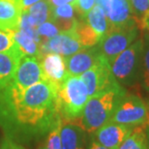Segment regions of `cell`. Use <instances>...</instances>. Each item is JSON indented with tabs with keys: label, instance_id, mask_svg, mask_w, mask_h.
Listing matches in <instances>:
<instances>
[{
	"label": "cell",
	"instance_id": "cell-1",
	"mask_svg": "<svg viewBox=\"0 0 149 149\" xmlns=\"http://www.w3.org/2000/svg\"><path fill=\"white\" fill-rule=\"evenodd\" d=\"M59 116L57 87L46 79L22 92L5 88L0 94V127L20 144L45 136Z\"/></svg>",
	"mask_w": 149,
	"mask_h": 149
},
{
	"label": "cell",
	"instance_id": "cell-2",
	"mask_svg": "<svg viewBox=\"0 0 149 149\" xmlns=\"http://www.w3.org/2000/svg\"><path fill=\"white\" fill-rule=\"evenodd\" d=\"M126 94L123 86L117 85L89 98L80 117V125L88 135H93L111 120L119 101Z\"/></svg>",
	"mask_w": 149,
	"mask_h": 149
},
{
	"label": "cell",
	"instance_id": "cell-3",
	"mask_svg": "<svg viewBox=\"0 0 149 149\" xmlns=\"http://www.w3.org/2000/svg\"><path fill=\"white\" fill-rule=\"evenodd\" d=\"M88 99L87 88L79 76L68 74L57 88V105L61 118L71 122L80 119Z\"/></svg>",
	"mask_w": 149,
	"mask_h": 149
},
{
	"label": "cell",
	"instance_id": "cell-4",
	"mask_svg": "<svg viewBox=\"0 0 149 149\" xmlns=\"http://www.w3.org/2000/svg\"><path fill=\"white\" fill-rule=\"evenodd\" d=\"M143 38H139L123 50L111 64V71L119 84L132 85L141 74Z\"/></svg>",
	"mask_w": 149,
	"mask_h": 149
},
{
	"label": "cell",
	"instance_id": "cell-5",
	"mask_svg": "<svg viewBox=\"0 0 149 149\" xmlns=\"http://www.w3.org/2000/svg\"><path fill=\"white\" fill-rule=\"evenodd\" d=\"M139 30V28L136 23L124 27L111 28L97 44L101 55L111 65L123 50L136 40Z\"/></svg>",
	"mask_w": 149,
	"mask_h": 149
},
{
	"label": "cell",
	"instance_id": "cell-6",
	"mask_svg": "<svg viewBox=\"0 0 149 149\" xmlns=\"http://www.w3.org/2000/svg\"><path fill=\"white\" fill-rule=\"evenodd\" d=\"M109 121L130 127L147 124L149 104L138 95L126 94L119 101Z\"/></svg>",
	"mask_w": 149,
	"mask_h": 149
},
{
	"label": "cell",
	"instance_id": "cell-7",
	"mask_svg": "<svg viewBox=\"0 0 149 149\" xmlns=\"http://www.w3.org/2000/svg\"><path fill=\"white\" fill-rule=\"evenodd\" d=\"M42 80H44V76L40 57L22 56L13 79L6 88L15 92H22Z\"/></svg>",
	"mask_w": 149,
	"mask_h": 149
},
{
	"label": "cell",
	"instance_id": "cell-8",
	"mask_svg": "<svg viewBox=\"0 0 149 149\" xmlns=\"http://www.w3.org/2000/svg\"><path fill=\"white\" fill-rule=\"evenodd\" d=\"M79 77L87 88L89 98L120 85L112 76L111 65L104 57L93 67L80 74Z\"/></svg>",
	"mask_w": 149,
	"mask_h": 149
},
{
	"label": "cell",
	"instance_id": "cell-9",
	"mask_svg": "<svg viewBox=\"0 0 149 149\" xmlns=\"http://www.w3.org/2000/svg\"><path fill=\"white\" fill-rule=\"evenodd\" d=\"M81 49H84V47L72 29L70 31L60 32L49 39L41 46V54L44 52H54L63 57H68Z\"/></svg>",
	"mask_w": 149,
	"mask_h": 149
},
{
	"label": "cell",
	"instance_id": "cell-10",
	"mask_svg": "<svg viewBox=\"0 0 149 149\" xmlns=\"http://www.w3.org/2000/svg\"><path fill=\"white\" fill-rule=\"evenodd\" d=\"M133 128L109 121L92 135V139L108 149H118L131 134Z\"/></svg>",
	"mask_w": 149,
	"mask_h": 149
},
{
	"label": "cell",
	"instance_id": "cell-11",
	"mask_svg": "<svg viewBox=\"0 0 149 149\" xmlns=\"http://www.w3.org/2000/svg\"><path fill=\"white\" fill-rule=\"evenodd\" d=\"M44 79L58 88L68 76L65 57L54 52H44L40 56Z\"/></svg>",
	"mask_w": 149,
	"mask_h": 149
},
{
	"label": "cell",
	"instance_id": "cell-12",
	"mask_svg": "<svg viewBox=\"0 0 149 149\" xmlns=\"http://www.w3.org/2000/svg\"><path fill=\"white\" fill-rule=\"evenodd\" d=\"M102 58L103 56L101 55L97 45L92 47L81 49L73 55L65 57L67 73L72 76H80L97 64Z\"/></svg>",
	"mask_w": 149,
	"mask_h": 149
},
{
	"label": "cell",
	"instance_id": "cell-13",
	"mask_svg": "<svg viewBox=\"0 0 149 149\" xmlns=\"http://www.w3.org/2000/svg\"><path fill=\"white\" fill-rule=\"evenodd\" d=\"M60 138L62 149H87V133L80 124L62 119Z\"/></svg>",
	"mask_w": 149,
	"mask_h": 149
},
{
	"label": "cell",
	"instance_id": "cell-14",
	"mask_svg": "<svg viewBox=\"0 0 149 149\" xmlns=\"http://www.w3.org/2000/svg\"><path fill=\"white\" fill-rule=\"evenodd\" d=\"M22 13L19 0H0V29L5 31L19 29Z\"/></svg>",
	"mask_w": 149,
	"mask_h": 149
},
{
	"label": "cell",
	"instance_id": "cell-15",
	"mask_svg": "<svg viewBox=\"0 0 149 149\" xmlns=\"http://www.w3.org/2000/svg\"><path fill=\"white\" fill-rule=\"evenodd\" d=\"M107 17L111 28L124 27L136 23L127 0H109Z\"/></svg>",
	"mask_w": 149,
	"mask_h": 149
},
{
	"label": "cell",
	"instance_id": "cell-16",
	"mask_svg": "<svg viewBox=\"0 0 149 149\" xmlns=\"http://www.w3.org/2000/svg\"><path fill=\"white\" fill-rule=\"evenodd\" d=\"M22 57L19 52L0 53V94L13 79Z\"/></svg>",
	"mask_w": 149,
	"mask_h": 149
},
{
	"label": "cell",
	"instance_id": "cell-17",
	"mask_svg": "<svg viewBox=\"0 0 149 149\" xmlns=\"http://www.w3.org/2000/svg\"><path fill=\"white\" fill-rule=\"evenodd\" d=\"M83 19L88 23V25L100 37V39H102L111 29V24L106 13L97 4Z\"/></svg>",
	"mask_w": 149,
	"mask_h": 149
},
{
	"label": "cell",
	"instance_id": "cell-18",
	"mask_svg": "<svg viewBox=\"0 0 149 149\" xmlns=\"http://www.w3.org/2000/svg\"><path fill=\"white\" fill-rule=\"evenodd\" d=\"M28 19L35 27H38L43 23L52 20V5L49 0H41L26 11Z\"/></svg>",
	"mask_w": 149,
	"mask_h": 149
},
{
	"label": "cell",
	"instance_id": "cell-19",
	"mask_svg": "<svg viewBox=\"0 0 149 149\" xmlns=\"http://www.w3.org/2000/svg\"><path fill=\"white\" fill-rule=\"evenodd\" d=\"M10 32L13 35L14 40L23 56H36V57H40L41 46L34 39L28 36L27 34L22 31L19 28Z\"/></svg>",
	"mask_w": 149,
	"mask_h": 149
},
{
	"label": "cell",
	"instance_id": "cell-20",
	"mask_svg": "<svg viewBox=\"0 0 149 149\" xmlns=\"http://www.w3.org/2000/svg\"><path fill=\"white\" fill-rule=\"evenodd\" d=\"M148 133L146 124H144L134 127L118 149H148Z\"/></svg>",
	"mask_w": 149,
	"mask_h": 149
},
{
	"label": "cell",
	"instance_id": "cell-21",
	"mask_svg": "<svg viewBox=\"0 0 149 149\" xmlns=\"http://www.w3.org/2000/svg\"><path fill=\"white\" fill-rule=\"evenodd\" d=\"M73 29L84 49L96 46L101 40L100 37L92 30V28L83 19L80 20L77 19Z\"/></svg>",
	"mask_w": 149,
	"mask_h": 149
},
{
	"label": "cell",
	"instance_id": "cell-22",
	"mask_svg": "<svg viewBox=\"0 0 149 149\" xmlns=\"http://www.w3.org/2000/svg\"><path fill=\"white\" fill-rule=\"evenodd\" d=\"M129 4L134 19L141 29L142 20L149 15V0H129Z\"/></svg>",
	"mask_w": 149,
	"mask_h": 149
},
{
	"label": "cell",
	"instance_id": "cell-23",
	"mask_svg": "<svg viewBox=\"0 0 149 149\" xmlns=\"http://www.w3.org/2000/svg\"><path fill=\"white\" fill-rule=\"evenodd\" d=\"M62 118L61 115L56 119L50 128L49 132L47 133V149H62L61 138H60V129H61Z\"/></svg>",
	"mask_w": 149,
	"mask_h": 149
},
{
	"label": "cell",
	"instance_id": "cell-24",
	"mask_svg": "<svg viewBox=\"0 0 149 149\" xmlns=\"http://www.w3.org/2000/svg\"><path fill=\"white\" fill-rule=\"evenodd\" d=\"M141 77L143 87L149 94V32L143 38V52H142Z\"/></svg>",
	"mask_w": 149,
	"mask_h": 149
},
{
	"label": "cell",
	"instance_id": "cell-25",
	"mask_svg": "<svg viewBox=\"0 0 149 149\" xmlns=\"http://www.w3.org/2000/svg\"><path fill=\"white\" fill-rule=\"evenodd\" d=\"M19 52L13 35L10 31H5L0 29V53L1 52ZM22 53V52H20ZM23 56V55H22Z\"/></svg>",
	"mask_w": 149,
	"mask_h": 149
},
{
	"label": "cell",
	"instance_id": "cell-26",
	"mask_svg": "<svg viewBox=\"0 0 149 149\" xmlns=\"http://www.w3.org/2000/svg\"><path fill=\"white\" fill-rule=\"evenodd\" d=\"M72 4L80 19H84L96 5V0H74Z\"/></svg>",
	"mask_w": 149,
	"mask_h": 149
},
{
	"label": "cell",
	"instance_id": "cell-27",
	"mask_svg": "<svg viewBox=\"0 0 149 149\" xmlns=\"http://www.w3.org/2000/svg\"><path fill=\"white\" fill-rule=\"evenodd\" d=\"M37 32L40 38H45L49 40V39L54 37L58 33H60V30L52 20H49V22H47L43 23V24H41L40 26H38Z\"/></svg>",
	"mask_w": 149,
	"mask_h": 149
},
{
	"label": "cell",
	"instance_id": "cell-28",
	"mask_svg": "<svg viewBox=\"0 0 149 149\" xmlns=\"http://www.w3.org/2000/svg\"><path fill=\"white\" fill-rule=\"evenodd\" d=\"M0 149H24V147L22 146V144L16 142L7 136H4Z\"/></svg>",
	"mask_w": 149,
	"mask_h": 149
},
{
	"label": "cell",
	"instance_id": "cell-29",
	"mask_svg": "<svg viewBox=\"0 0 149 149\" xmlns=\"http://www.w3.org/2000/svg\"><path fill=\"white\" fill-rule=\"evenodd\" d=\"M41 0H19L20 6H22L23 11H27L32 5H34L35 3H37Z\"/></svg>",
	"mask_w": 149,
	"mask_h": 149
},
{
	"label": "cell",
	"instance_id": "cell-30",
	"mask_svg": "<svg viewBox=\"0 0 149 149\" xmlns=\"http://www.w3.org/2000/svg\"><path fill=\"white\" fill-rule=\"evenodd\" d=\"M87 149H108V148L104 147L103 145H101L100 143H98V142L95 141V139H91L90 141H89V143H88V148Z\"/></svg>",
	"mask_w": 149,
	"mask_h": 149
},
{
	"label": "cell",
	"instance_id": "cell-31",
	"mask_svg": "<svg viewBox=\"0 0 149 149\" xmlns=\"http://www.w3.org/2000/svg\"><path fill=\"white\" fill-rule=\"evenodd\" d=\"M74 0H49L50 4L52 5V7H57V6L68 4V3H73Z\"/></svg>",
	"mask_w": 149,
	"mask_h": 149
},
{
	"label": "cell",
	"instance_id": "cell-32",
	"mask_svg": "<svg viewBox=\"0 0 149 149\" xmlns=\"http://www.w3.org/2000/svg\"><path fill=\"white\" fill-rule=\"evenodd\" d=\"M96 4L99 5L107 15V12H108V8H109V0H96Z\"/></svg>",
	"mask_w": 149,
	"mask_h": 149
},
{
	"label": "cell",
	"instance_id": "cell-33",
	"mask_svg": "<svg viewBox=\"0 0 149 149\" xmlns=\"http://www.w3.org/2000/svg\"><path fill=\"white\" fill-rule=\"evenodd\" d=\"M141 29H147L149 31V15H147V16L144 17V19L142 20Z\"/></svg>",
	"mask_w": 149,
	"mask_h": 149
},
{
	"label": "cell",
	"instance_id": "cell-34",
	"mask_svg": "<svg viewBox=\"0 0 149 149\" xmlns=\"http://www.w3.org/2000/svg\"><path fill=\"white\" fill-rule=\"evenodd\" d=\"M38 149H47V146H46V143L43 144V145H41L40 147H39Z\"/></svg>",
	"mask_w": 149,
	"mask_h": 149
},
{
	"label": "cell",
	"instance_id": "cell-35",
	"mask_svg": "<svg viewBox=\"0 0 149 149\" xmlns=\"http://www.w3.org/2000/svg\"><path fill=\"white\" fill-rule=\"evenodd\" d=\"M148 125H149V121H148ZM147 133H149V129H147Z\"/></svg>",
	"mask_w": 149,
	"mask_h": 149
},
{
	"label": "cell",
	"instance_id": "cell-36",
	"mask_svg": "<svg viewBox=\"0 0 149 149\" xmlns=\"http://www.w3.org/2000/svg\"><path fill=\"white\" fill-rule=\"evenodd\" d=\"M148 149H149V144H148Z\"/></svg>",
	"mask_w": 149,
	"mask_h": 149
},
{
	"label": "cell",
	"instance_id": "cell-37",
	"mask_svg": "<svg viewBox=\"0 0 149 149\" xmlns=\"http://www.w3.org/2000/svg\"><path fill=\"white\" fill-rule=\"evenodd\" d=\"M127 1H128V2H129V0H127Z\"/></svg>",
	"mask_w": 149,
	"mask_h": 149
},
{
	"label": "cell",
	"instance_id": "cell-38",
	"mask_svg": "<svg viewBox=\"0 0 149 149\" xmlns=\"http://www.w3.org/2000/svg\"></svg>",
	"mask_w": 149,
	"mask_h": 149
},
{
	"label": "cell",
	"instance_id": "cell-39",
	"mask_svg": "<svg viewBox=\"0 0 149 149\" xmlns=\"http://www.w3.org/2000/svg\"><path fill=\"white\" fill-rule=\"evenodd\" d=\"M148 32H149V31H148Z\"/></svg>",
	"mask_w": 149,
	"mask_h": 149
}]
</instances>
